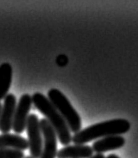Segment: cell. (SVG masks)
<instances>
[{"mask_svg": "<svg viewBox=\"0 0 138 158\" xmlns=\"http://www.w3.org/2000/svg\"><path fill=\"white\" fill-rule=\"evenodd\" d=\"M130 122L126 119H112L96 123L81 129L79 132L75 133L72 137V142L75 145H85L87 142L94 139L101 138L107 136L121 135L129 131Z\"/></svg>", "mask_w": 138, "mask_h": 158, "instance_id": "1", "label": "cell"}, {"mask_svg": "<svg viewBox=\"0 0 138 158\" xmlns=\"http://www.w3.org/2000/svg\"><path fill=\"white\" fill-rule=\"evenodd\" d=\"M31 97L32 103L45 116V119L55 131L60 143L65 146H68L72 142V136H71V132L63 117L48 100L47 96H44L42 93L36 92Z\"/></svg>", "mask_w": 138, "mask_h": 158, "instance_id": "2", "label": "cell"}, {"mask_svg": "<svg viewBox=\"0 0 138 158\" xmlns=\"http://www.w3.org/2000/svg\"><path fill=\"white\" fill-rule=\"evenodd\" d=\"M47 98L51 102V104L55 107V109L63 117L70 131L77 133L81 130L82 122L80 115L71 105L68 98L60 90L56 88L50 89L47 93Z\"/></svg>", "mask_w": 138, "mask_h": 158, "instance_id": "3", "label": "cell"}, {"mask_svg": "<svg viewBox=\"0 0 138 158\" xmlns=\"http://www.w3.org/2000/svg\"><path fill=\"white\" fill-rule=\"evenodd\" d=\"M28 134V148L32 158H40L43 148V137L41 132L39 119L35 114H29L26 128Z\"/></svg>", "mask_w": 138, "mask_h": 158, "instance_id": "4", "label": "cell"}, {"mask_svg": "<svg viewBox=\"0 0 138 158\" xmlns=\"http://www.w3.org/2000/svg\"><path fill=\"white\" fill-rule=\"evenodd\" d=\"M43 137V148L40 158H55L57 155V135L45 118L39 120Z\"/></svg>", "mask_w": 138, "mask_h": 158, "instance_id": "5", "label": "cell"}, {"mask_svg": "<svg viewBox=\"0 0 138 158\" xmlns=\"http://www.w3.org/2000/svg\"><path fill=\"white\" fill-rule=\"evenodd\" d=\"M32 106V97L29 94H23L16 105L12 129L16 133H22L26 128V122Z\"/></svg>", "mask_w": 138, "mask_h": 158, "instance_id": "6", "label": "cell"}, {"mask_svg": "<svg viewBox=\"0 0 138 158\" xmlns=\"http://www.w3.org/2000/svg\"><path fill=\"white\" fill-rule=\"evenodd\" d=\"M16 105L17 100L15 95L12 93L7 94V96L4 98V103L0 112V131L2 132V134L9 133L12 129Z\"/></svg>", "mask_w": 138, "mask_h": 158, "instance_id": "7", "label": "cell"}, {"mask_svg": "<svg viewBox=\"0 0 138 158\" xmlns=\"http://www.w3.org/2000/svg\"><path fill=\"white\" fill-rule=\"evenodd\" d=\"M125 144V139L121 135L115 136H107L96 140L92 145V150L96 152V154H103V152L115 150L123 147Z\"/></svg>", "mask_w": 138, "mask_h": 158, "instance_id": "8", "label": "cell"}, {"mask_svg": "<svg viewBox=\"0 0 138 158\" xmlns=\"http://www.w3.org/2000/svg\"><path fill=\"white\" fill-rule=\"evenodd\" d=\"M57 158H90L93 156L92 147L88 145H68L57 152Z\"/></svg>", "mask_w": 138, "mask_h": 158, "instance_id": "9", "label": "cell"}, {"mask_svg": "<svg viewBox=\"0 0 138 158\" xmlns=\"http://www.w3.org/2000/svg\"><path fill=\"white\" fill-rule=\"evenodd\" d=\"M27 148L28 141L22 136L10 133L0 135V149H13L23 152Z\"/></svg>", "mask_w": 138, "mask_h": 158, "instance_id": "10", "label": "cell"}, {"mask_svg": "<svg viewBox=\"0 0 138 158\" xmlns=\"http://www.w3.org/2000/svg\"><path fill=\"white\" fill-rule=\"evenodd\" d=\"M11 83L12 66L9 63H3L0 65V101L7 96Z\"/></svg>", "mask_w": 138, "mask_h": 158, "instance_id": "11", "label": "cell"}, {"mask_svg": "<svg viewBox=\"0 0 138 158\" xmlns=\"http://www.w3.org/2000/svg\"><path fill=\"white\" fill-rule=\"evenodd\" d=\"M22 151L13 149H0V158H24Z\"/></svg>", "mask_w": 138, "mask_h": 158, "instance_id": "12", "label": "cell"}, {"mask_svg": "<svg viewBox=\"0 0 138 158\" xmlns=\"http://www.w3.org/2000/svg\"><path fill=\"white\" fill-rule=\"evenodd\" d=\"M56 62H57V64L59 66H64V65L67 64L68 59H67V57H66L65 55H59L57 57Z\"/></svg>", "mask_w": 138, "mask_h": 158, "instance_id": "13", "label": "cell"}, {"mask_svg": "<svg viewBox=\"0 0 138 158\" xmlns=\"http://www.w3.org/2000/svg\"><path fill=\"white\" fill-rule=\"evenodd\" d=\"M90 158H106V157L104 156L103 154H95V155H93V156L90 157Z\"/></svg>", "mask_w": 138, "mask_h": 158, "instance_id": "14", "label": "cell"}, {"mask_svg": "<svg viewBox=\"0 0 138 158\" xmlns=\"http://www.w3.org/2000/svg\"><path fill=\"white\" fill-rule=\"evenodd\" d=\"M106 158H119L117 155H115V154H110V155H108Z\"/></svg>", "mask_w": 138, "mask_h": 158, "instance_id": "15", "label": "cell"}, {"mask_svg": "<svg viewBox=\"0 0 138 158\" xmlns=\"http://www.w3.org/2000/svg\"><path fill=\"white\" fill-rule=\"evenodd\" d=\"M1 107H2V105H1V103H0V112H1Z\"/></svg>", "mask_w": 138, "mask_h": 158, "instance_id": "16", "label": "cell"}, {"mask_svg": "<svg viewBox=\"0 0 138 158\" xmlns=\"http://www.w3.org/2000/svg\"><path fill=\"white\" fill-rule=\"evenodd\" d=\"M24 158H32L31 156H26V157H24Z\"/></svg>", "mask_w": 138, "mask_h": 158, "instance_id": "17", "label": "cell"}]
</instances>
